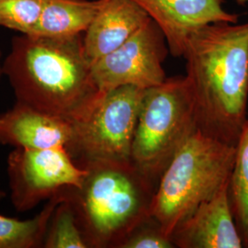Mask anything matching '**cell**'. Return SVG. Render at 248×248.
<instances>
[{
	"label": "cell",
	"instance_id": "obj_1",
	"mask_svg": "<svg viewBox=\"0 0 248 248\" xmlns=\"http://www.w3.org/2000/svg\"><path fill=\"white\" fill-rule=\"evenodd\" d=\"M183 57L199 129L235 146L248 112V22L198 29Z\"/></svg>",
	"mask_w": 248,
	"mask_h": 248
},
{
	"label": "cell",
	"instance_id": "obj_2",
	"mask_svg": "<svg viewBox=\"0 0 248 248\" xmlns=\"http://www.w3.org/2000/svg\"><path fill=\"white\" fill-rule=\"evenodd\" d=\"M83 36L19 34L3 60L16 101L75 123L101 96L84 50Z\"/></svg>",
	"mask_w": 248,
	"mask_h": 248
},
{
	"label": "cell",
	"instance_id": "obj_3",
	"mask_svg": "<svg viewBox=\"0 0 248 248\" xmlns=\"http://www.w3.org/2000/svg\"><path fill=\"white\" fill-rule=\"evenodd\" d=\"M87 175L79 188L63 194L71 202L89 248H119L151 218L153 182L132 161H96L81 166Z\"/></svg>",
	"mask_w": 248,
	"mask_h": 248
},
{
	"label": "cell",
	"instance_id": "obj_4",
	"mask_svg": "<svg viewBox=\"0 0 248 248\" xmlns=\"http://www.w3.org/2000/svg\"><path fill=\"white\" fill-rule=\"evenodd\" d=\"M235 146L198 129L160 177L150 216L171 238L178 224L230 182Z\"/></svg>",
	"mask_w": 248,
	"mask_h": 248
},
{
	"label": "cell",
	"instance_id": "obj_5",
	"mask_svg": "<svg viewBox=\"0 0 248 248\" xmlns=\"http://www.w3.org/2000/svg\"><path fill=\"white\" fill-rule=\"evenodd\" d=\"M199 129L195 101L185 78H167L146 89L142 98L131 159L153 183Z\"/></svg>",
	"mask_w": 248,
	"mask_h": 248
},
{
	"label": "cell",
	"instance_id": "obj_6",
	"mask_svg": "<svg viewBox=\"0 0 248 248\" xmlns=\"http://www.w3.org/2000/svg\"><path fill=\"white\" fill-rule=\"evenodd\" d=\"M145 90L124 86L102 92L89 113L73 123L74 139L68 153L79 167L96 161H132Z\"/></svg>",
	"mask_w": 248,
	"mask_h": 248
},
{
	"label": "cell",
	"instance_id": "obj_7",
	"mask_svg": "<svg viewBox=\"0 0 248 248\" xmlns=\"http://www.w3.org/2000/svg\"><path fill=\"white\" fill-rule=\"evenodd\" d=\"M87 170L62 148H15L8 157L10 198L25 213L68 187L79 188Z\"/></svg>",
	"mask_w": 248,
	"mask_h": 248
},
{
	"label": "cell",
	"instance_id": "obj_8",
	"mask_svg": "<svg viewBox=\"0 0 248 248\" xmlns=\"http://www.w3.org/2000/svg\"><path fill=\"white\" fill-rule=\"evenodd\" d=\"M169 52L166 37L150 18L123 45L93 62L92 76L101 92L124 86L150 89L167 79L163 62Z\"/></svg>",
	"mask_w": 248,
	"mask_h": 248
},
{
	"label": "cell",
	"instance_id": "obj_9",
	"mask_svg": "<svg viewBox=\"0 0 248 248\" xmlns=\"http://www.w3.org/2000/svg\"><path fill=\"white\" fill-rule=\"evenodd\" d=\"M161 29L169 53L183 56L186 42L195 31L216 23H237L239 16L223 8L222 0H133Z\"/></svg>",
	"mask_w": 248,
	"mask_h": 248
},
{
	"label": "cell",
	"instance_id": "obj_10",
	"mask_svg": "<svg viewBox=\"0 0 248 248\" xmlns=\"http://www.w3.org/2000/svg\"><path fill=\"white\" fill-rule=\"evenodd\" d=\"M171 240L179 248H244L231 209L229 183L180 222Z\"/></svg>",
	"mask_w": 248,
	"mask_h": 248
},
{
	"label": "cell",
	"instance_id": "obj_11",
	"mask_svg": "<svg viewBox=\"0 0 248 248\" xmlns=\"http://www.w3.org/2000/svg\"><path fill=\"white\" fill-rule=\"evenodd\" d=\"M74 124L20 102L0 113V144L15 148H62L69 152Z\"/></svg>",
	"mask_w": 248,
	"mask_h": 248
},
{
	"label": "cell",
	"instance_id": "obj_12",
	"mask_svg": "<svg viewBox=\"0 0 248 248\" xmlns=\"http://www.w3.org/2000/svg\"><path fill=\"white\" fill-rule=\"evenodd\" d=\"M150 18L133 0H101L83 36L89 62L98 61L126 42Z\"/></svg>",
	"mask_w": 248,
	"mask_h": 248
},
{
	"label": "cell",
	"instance_id": "obj_13",
	"mask_svg": "<svg viewBox=\"0 0 248 248\" xmlns=\"http://www.w3.org/2000/svg\"><path fill=\"white\" fill-rule=\"evenodd\" d=\"M101 0H43L32 35L67 38L82 35L97 14Z\"/></svg>",
	"mask_w": 248,
	"mask_h": 248
},
{
	"label": "cell",
	"instance_id": "obj_14",
	"mask_svg": "<svg viewBox=\"0 0 248 248\" xmlns=\"http://www.w3.org/2000/svg\"><path fill=\"white\" fill-rule=\"evenodd\" d=\"M62 197V192L53 196L40 213L29 220L0 214V248H43L51 217Z\"/></svg>",
	"mask_w": 248,
	"mask_h": 248
},
{
	"label": "cell",
	"instance_id": "obj_15",
	"mask_svg": "<svg viewBox=\"0 0 248 248\" xmlns=\"http://www.w3.org/2000/svg\"><path fill=\"white\" fill-rule=\"evenodd\" d=\"M229 200L243 246L248 248V112L235 145V158L229 182Z\"/></svg>",
	"mask_w": 248,
	"mask_h": 248
},
{
	"label": "cell",
	"instance_id": "obj_16",
	"mask_svg": "<svg viewBox=\"0 0 248 248\" xmlns=\"http://www.w3.org/2000/svg\"><path fill=\"white\" fill-rule=\"evenodd\" d=\"M62 191V200L55 207L49 222L43 248H88L75 210Z\"/></svg>",
	"mask_w": 248,
	"mask_h": 248
},
{
	"label": "cell",
	"instance_id": "obj_17",
	"mask_svg": "<svg viewBox=\"0 0 248 248\" xmlns=\"http://www.w3.org/2000/svg\"><path fill=\"white\" fill-rule=\"evenodd\" d=\"M43 7V0H0V27L32 35Z\"/></svg>",
	"mask_w": 248,
	"mask_h": 248
},
{
	"label": "cell",
	"instance_id": "obj_18",
	"mask_svg": "<svg viewBox=\"0 0 248 248\" xmlns=\"http://www.w3.org/2000/svg\"><path fill=\"white\" fill-rule=\"evenodd\" d=\"M120 248H173L170 237L161 230L158 223L150 218L133 230L121 244Z\"/></svg>",
	"mask_w": 248,
	"mask_h": 248
},
{
	"label": "cell",
	"instance_id": "obj_19",
	"mask_svg": "<svg viewBox=\"0 0 248 248\" xmlns=\"http://www.w3.org/2000/svg\"><path fill=\"white\" fill-rule=\"evenodd\" d=\"M3 76H4V74H3V59H2V52L0 50V82H1Z\"/></svg>",
	"mask_w": 248,
	"mask_h": 248
},
{
	"label": "cell",
	"instance_id": "obj_20",
	"mask_svg": "<svg viewBox=\"0 0 248 248\" xmlns=\"http://www.w3.org/2000/svg\"><path fill=\"white\" fill-rule=\"evenodd\" d=\"M4 197H5V192L2 191V190H0V202L3 200Z\"/></svg>",
	"mask_w": 248,
	"mask_h": 248
},
{
	"label": "cell",
	"instance_id": "obj_21",
	"mask_svg": "<svg viewBox=\"0 0 248 248\" xmlns=\"http://www.w3.org/2000/svg\"><path fill=\"white\" fill-rule=\"evenodd\" d=\"M236 2H238L239 4H246V3H248V0H235Z\"/></svg>",
	"mask_w": 248,
	"mask_h": 248
}]
</instances>
